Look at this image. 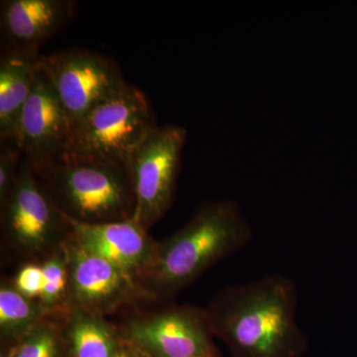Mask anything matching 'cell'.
<instances>
[{
    "label": "cell",
    "instance_id": "cell-19",
    "mask_svg": "<svg viewBox=\"0 0 357 357\" xmlns=\"http://www.w3.org/2000/svg\"><path fill=\"white\" fill-rule=\"evenodd\" d=\"M11 282L14 287L26 297L38 300L44 284L43 269L41 264L26 263L20 268Z\"/></svg>",
    "mask_w": 357,
    "mask_h": 357
},
{
    "label": "cell",
    "instance_id": "cell-1",
    "mask_svg": "<svg viewBox=\"0 0 357 357\" xmlns=\"http://www.w3.org/2000/svg\"><path fill=\"white\" fill-rule=\"evenodd\" d=\"M297 303L295 283L272 275L223 289L206 312L234 357H302L307 340L296 321Z\"/></svg>",
    "mask_w": 357,
    "mask_h": 357
},
{
    "label": "cell",
    "instance_id": "cell-11",
    "mask_svg": "<svg viewBox=\"0 0 357 357\" xmlns=\"http://www.w3.org/2000/svg\"><path fill=\"white\" fill-rule=\"evenodd\" d=\"M68 220L70 236L77 243L137 279L153 261L157 243L133 218L98 225L73 222L69 218Z\"/></svg>",
    "mask_w": 357,
    "mask_h": 357
},
{
    "label": "cell",
    "instance_id": "cell-10",
    "mask_svg": "<svg viewBox=\"0 0 357 357\" xmlns=\"http://www.w3.org/2000/svg\"><path fill=\"white\" fill-rule=\"evenodd\" d=\"M73 126L40 62L34 86L18 121L15 139L35 172H42L62 158Z\"/></svg>",
    "mask_w": 357,
    "mask_h": 357
},
{
    "label": "cell",
    "instance_id": "cell-8",
    "mask_svg": "<svg viewBox=\"0 0 357 357\" xmlns=\"http://www.w3.org/2000/svg\"><path fill=\"white\" fill-rule=\"evenodd\" d=\"M41 66L73 126L128 84L114 61L83 49L42 56Z\"/></svg>",
    "mask_w": 357,
    "mask_h": 357
},
{
    "label": "cell",
    "instance_id": "cell-18",
    "mask_svg": "<svg viewBox=\"0 0 357 357\" xmlns=\"http://www.w3.org/2000/svg\"><path fill=\"white\" fill-rule=\"evenodd\" d=\"M22 154L20 147L13 142H2L0 151V204L6 203L16 178L20 169L18 163Z\"/></svg>",
    "mask_w": 357,
    "mask_h": 357
},
{
    "label": "cell",
    "instance_id": "cell-2",
    "mask_svg": "<svg viewBox=\"0 0 357 357\" xmlns=\"http://www.w3.org/2000/svg\"><path fill=\"white\" fill-rule=\"evenodd\" d=\"M252 237L234 202L202 204L182 229L157 243L153 261L138 278L148 299L173 297L223 258L241 250Z\"/></svg>",
    "mask_w": 357,
    "mask_h": 357
},
{
    "label": "cell",
    "instance_id": "cell-16",
    "mask_svg": "<svg viewBox=\"0 0 357 357\" xmlns=\"http://www.w3.org/2000/svg\"><path fill=\"white\" fill-rule=\"evenodd\" d=\"M64 243L47 255L41 264L44 284L38 300L51 318L64 317L70 310L69 266Z\"/></svg>",
    "mask_w": 357,
    "mask_h": 357
},
{
    "label": "cell",
    "instance_id": "cell-13",
    "mask_svg": "<svg viewBox=\"0 0 357 357\" xmlns=\"http://www.w3.org/2000/svg\"><path fill=\"white\" fill-rule=\"evenodd\" d=\"M41 62L38 48L4 49L0 59V139L15 143L18 121Z\"/></svg>",
    "mask_w": 357,
    "mask_h": 357
},
{
    "label": "cell",
    "instance_id": "cell-20",
    "mask_svg": "<svg viewBox=\"0 0 357 357\" xmlns=\"http://www.w3.org/2000/svg\"><path fill=\"white\" fill-rule=\"evenodd\" d=\"M126 357H149L133 347L126 344Z\"/></svg>",
    "mask_w": 357,
    "mask_h": 357
},
{
    "label": "cell",
    "instance_id": "cell-15",
    "mask_svg": "<svg viewBox=\"0 0 357 357\" xmlns=\"http://www.w3.org/2000/svg\"><path fill=\"white\" fill-rule=\"evenodd\" d=\"M51 318L39 300L30 299L14 287L13 282L0 286V335L17 344L39 324Z\"/></svg>",
    "mask_w": 357,
    "mask_h": 357
},
{
    "label": "cell",
    "instance_id": "cell-4",
    "mask_svg": "<svg viewBox=\"0 0 357 357\" xmlns=\"http://www.w3.org/2000/svg\"><path fill=\"white\" fill-rule=\"evenodd\" d=\"M157 124L142 91L126 84L73 126L64 160H93L126 167Z\"/></svg>",
    "mask_w": 357,
    "mask_h": 357
},
{
    "label": "cell",
    "instance_id": "cell-12",
    "mask_svg": "<svg viewBox=\"0 0 357 357\" xmlns=\"http://www.w3.org/2000/svg\"><path fill=\"white\" fill-rule=\"evenodd\" d=\"M74 8L70 0L1 1L0 27L4 49H39L69 22Z\"/></svg>",
    "mask_w": 357,
    "mask_h": 357
},
{
    "label": "cell",
    "instance_id": "cell-6",
    "mask_svg": "<svg viewBox=\"0 0 357 357\" xmlns=\"http://www.w3.org/2000/svg\"><path fill=\"white\" fill-rule=\"evenodd\" d=\"M187 130L156 126L136 147L128 162L135 211L133 218L149 230L172 203Z\"/></svg>",
    "mask_w": 357,
    "mask_h": 357
},
{
    "label": "cell",
    "instance_id": "cell-3",
    "mask_svg": "<svg viewBox=\"0 0 357 357\" xmlns=\"http://www.w3.org/2000/svg\"><path fill=\"white\" fill-rule=\"evenodd\" d=\"M37 175L56 206L73 222L98 225L133 218L135 198L126 167L60 159Z\"/></svg>",
    "mask_w": 357,
    "mask_h": 357
},
{
    "label": "cell",
    "instance_id": "cell-9",
    "mask_svg": "<svg viewBox=\"0 0 357 357\" xmlns=\"http://www.w3.org/2000/svg\"><path fill=\"white\" fill-rule=\"evenodd\" d=\"M64 245L69 266L70 310L105 317L124 305L148 300L137 277L83 248L70 234Z\"/></svg>",
    "mask_w": 357,
    "mask_h": 357
},
{
    "label": "cell",
    "instance_id": "cell-5",
    "mask_svg": "<svg viewBox=\"0 0 357 357\" xmlns=\"http://www.w3.org/2000/svg\"><path fill=\"white\" fill-rule=\"evenodd\" d=\"M1 206L4 239L21 255L45 258L70 237L69 220L26 161Z\"/></svg>",
    "mask_w": 357,
    "mask_h": 357
},
{
    "label": "cell",
    "instance_id": "cell-17",
    "mask_svg": "<svg viewBox=\"0 0 357 357\" xmlns=\"http://www.w3.org/2000/svg\"><path fill=\"white\" fill-rule=\"evenodd\" d=\"M66 347L62 326L45 319L7 352V357H62Z\"/></svg>",
    "mask_w": 357,
    "mask_h": 357
},
{
    "label": "cell",
    "instance_id": "cell-14",
    "mask_svg": "<svg viewBox=\"0 0 357 357\" xmlns=\"http://www.w3.org/2000/svg\"><path fill=\"white\" fill-rule=\"evenodd\" d=\"M63 318V337L73 357H126L119 331L105 317L70 309Z\"/></svg>",
    "mask_w": 357,
    "mask_h": 357
},
{
    "label": "cell",
    "instance_id": "cell-7",
    "mask_svg": "<svg viewBox=\"0 0 357 357\" xmlns=\"http://www.w3.org/2000/svg\"><path fill=\"white\" fill-rule=\"evenodd\" d=\"M129 347L149 357H218L206 309L173 306L138 317L119 328Z\"/></svg>",
    "mask_w": 357,
    "mask_h": 357
}]
</instances>
